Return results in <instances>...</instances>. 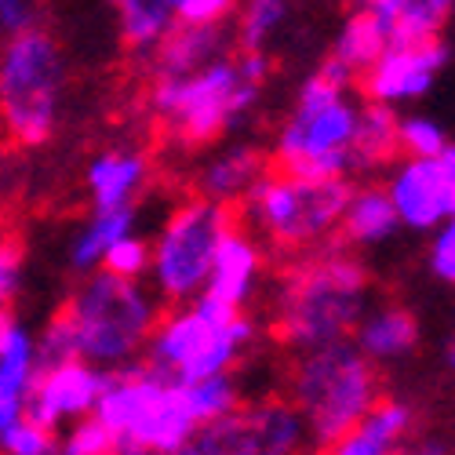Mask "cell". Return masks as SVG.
<instances>
[{"mask_svg": "<svg viewBox=\"0 0 455 455\" xmlns=\"http://www.w3.org/2000/svg\"><path fill=\"white\" fill-rule=\"evenodd\" d=\"M415 408L404 397H379V404L354 423L339 441L321 448V455H401L411 444Z\"/></svg>", "mask_w": 455, "mask_h": 455, "instance_id": "obj_21", "label": "cell"}, {"mask_svg": "<svg viewBox=\"0 0 455 455\" xmlns=\"http://www.w3.org/2000/svg\"><path fill=\"white\" fill-rule=\"evenodd\" d=\"M59 451H62L59 434L29 419V415H22L19 423H12L0 434V455H59Z\"/></svg>", "mask_w": 455, "mask_h": 455, "instance_id": "obj_30", "label": "cell"}, {"mask_svg": "<svg viewBox=\"0 0 455 455\" xmlns=\"http://www.w3.org/2000/svg\"><path fill=\"white\" fill-rule=\"evenodd\" d=\"M288 19H291V8L284 0H248V4H237L234 26H230L234 44L251 55H270V48L284 33Z\"/></svg>", "mask_w": 455, "mask_h": 455, "instance_id": "obj_28", "label": "cell"}, {"mask_svg": "<svg viewBox=\"0 0 455 455\" xmlns=\"http://www.w3.org/2000/svg\"><path fill=\"white\" fill-rule=\"evenodd\" d=\"M41 371L36 335L15 317H0V434L29 411V394Z\"/></svg>", "mask_w": 455, "mask_h": 455, "instance_id": "obj_18", "label": "cell"}, {"mask_svg": "<svg viewBox=\"0 0 455 455\" xmlns=\"http://www.w3.org/2000/svg\"><path fill=\"white\" fill-rule=\"evenodd\" d=\"M347 197L350 182L307 179L270 168L241 204V226L267 251L299 259L331 244Z\"/></svg>", "mask_w": 455, "mask_h": 455, "instance_id": "obj_8", "label": "cell"}, {"mask_svg": "<svg viewBox=\"0 0 455 455\" xmlns=\"http://www.w3.org/2000/svg\"><path fill=\"white\" fill-rule=\"evenodd\" d=\"M270 77L274 55L237 52L194 77H154L146 106L175 149L197 154L226 142L251 117Z\"/></svg>", "mask_w": 455, "mask_h": 455, "instance_id": "obj_2", "label": "cell"}, {"mask_svg": "<svg viewBox=\"0 0 455 455\" xmlns=\"http://www.w3.org/2000/svg\"><path fill=\"white\" fill-rule=\"evenodd\" d=\"M267 172H270L267 149H259L248 139H226L201 157L194 172V186H197V197L230 212L234 204L248 201V194L262 182Z\"/></svg>", "mask_w": 455, "mask_h": 455, "instance_id": "obj_15", "label": "cell"}, {"mask_svg": "<svg viewBox=\"0 0 455 455\" xmlns=\"http://www.w3.org/2000/svg\"><path fill=\"white\" fill-rule=\"evenodd\" d=\"M234 226L230 212L204 201V197H182L149 237V291L168 307H186L197 302L208 288L212 262L219 251L222 234Z\"/></svg>", "mask_w": 455, "mask_h": 455, "instance_id": "obj_10", "label": "cell"}, {"mask_svg": "<svg viewBox=\"0 0 455 455\" xmlns=\"http://www.w3.org/2000/svg\"><path fill=\"white\" fill-rule=\"evenodd\" d=\"M234 29L230 26H175L168 41L149 62L154 77H194V73L230 59Z\"/></svg>", "mask_w": 455, "mask_h": 455, "instance_id": "obj_22", "label": "cell"}, {"mask_svg": "<svg viewBox=\"0 0 455 455\" xmlns=\"http://www.w3.org/2000/svg\"><path fill=\"white\" fill-rule=\"evenodd\" d=\"M175 26H234V0H172Z\"/></svg>", "mask_w": 455, "mask_h": 455, "instance_id": "obj_34", "label": "cell"}, {"mask_svg": "<svg viewBox=\"0 0 455 455\" xmlns=\"http://www.w3.org/2000/svg\"><path fill=\"white\" fill-rule=\"evenodd\" d=\"M371 307V274L347 244H324L291 259L274 284V335L299 357L350 343Z\"/></svg>", "mask_w": 455, "mask_h": 455, "instance_id": "obj_1", "label": "cell"}, {"mask_svg": "<svg viewBox=\"0 0 455 455\" xmlns=\"http://www.w3.org/2000/svg\"><path fill=\"white\" fill-rule=\"evenodd\" d=\"M361 106L364 99H357L354 88L335 84L321 69L307 73L270 142L277 172L347 182L354 172V135Z\"/></svg>", "mask_w": 455, "mask_h": 455, "instance_id": "obj_4", "label": "cell"}, {"mask_svg": "<svg viewBox=\"0 0 455 455\" xmlns=\"http://www.w3.org/2000/svg\"><path fill=\"white\" fill-rule=\"evenodd\" d=\"M66 52L62 41L36 26L0 41V132L15 146H48L62 124Z\"/></svg>", "mask_w": 455, "mask_h": 455, "instance_id": "obj_9", "label": "cell"}, {"mask_svg": "<svg viewBox=\"0 0 455 455\" xmlns=\"http://www.w3.org/2000/svg\"><path fill=\"white\" fill-rule=\"evenodd\" d=\"M95 419L117 444L139 448L142 455H172L204 434L189 387L146 361L106 375Z\"/></svg>", "mask_w": 455, "mask_h": 455, "instance_id": "obj_6", "label": "cell"}, {"mask_svg": "<svg viewBox=\"0 0 455 455\" xmlns=\"http://www.w3.org/2000/svg\"><path fill=\"white\" fill-rule=\"evenodd\" d=\"M172 455H222L219 451V444H215V437H212V430H204V434H197L189 444H182L179 451H172Z\"/></svg>", "mask_w": 455, "mask_h": 455, "instance_id": "obj_37", "label": "cell"}, {"mask_svg": "<svg viewBox=\"0 0 455 455\" xmlns=\"http://www.w3.org/2000/svg\"><path fill=\"white\" fill-rule=\"evenodd\" d=\"M451 15H455V4H451Z\"/></svg>", "mask_w": 455, "mask_h": 455, "instance_id": "obj_40", "label": "cell"}, {"mask_svg": "<svg viewBox=\"0 0 455 455\" xmlns=\"http://www.w3.org/2000/svg\"><path fill=\"white\" fill-rule=\"evenodd\" d=\"M59 455H66V451H59Z\"/></svg>", "mask_w": 455, "mask_h": 455, "instance_id": "obj_41", "label": "cell"}, {"mask_svg": "<svg viewBox=\"0 0 455 455\" xmlns=\"http://www.w3.org/2000/svg\"><path fill=\"white\" fill-rule=\"evenodd\" d=\"M262 277H267V248L244 226H230L219 241L204 299L226 310H248L262 288Z\"/></svg>", "mask_w": 455, "mask_h": 455, "instance_id": "obj_16", "label": "cell"}, {"mask_svg": "<svg viewBox=\"0 0 455 455\" xmlns=\"http://www.w3.org/2000/svg\"><path fill=\"white\" fill-rule=\"evenodd\" d=\"M448 59H451V52H448L444 41L390 48L361 77V95L371 106H383V109L397 113L401 106H411V102H419L434 92Z\"/></svg>", "mask_w": 455, "mask_h": 455, "instance_id": "obj_13", "label": "cell"}, {"mask_svg": "<svg viewBox=\"0 0 455 455\" xmlns=\"http://www.w3.org/2000/svg\"><path fill=\"white\" fill-rule=\"evenodd\" d=\"M419 339H423L419 317H415L404 302L383 299V302H371V307L364 310L350 343L357 347V354L364 361H371L379 368V364L408 361L415 350H419Z\"/></svg>", "mask_w": 455, "mask_h": 455, "instance_id": "obj_20", "label": "cell"}, {"mask_svg": "<svg viewBox=\"0 0 455 455\" xmlns=\"http://www.w3.org/2000/svg\"><path fill=\"white\" fill-rule=\"evenodd\" d=\"M59 441H62L66 455H113V448H117L113 434L95 419V415H88V419H81V423H73Z\"/></svg>", "mask_w": 455, "mask_h": 455, "instance_id": "obj_33", "label": "cell"}, {"mask_svg": "<svg viewBox=\"0 0 455 455\" xmlns=\"http://www.w3.org/2000/svg\"><path fill=\"white\" fill-rule=\"evenodd\" d=\"M259 321L248 310H226L212 299L168 307L149 335L146 364L179 379L201 383L215 375H237V368L259 347Z\"/></svg>", "mask_w": 455, "mask_h": 455, "instance_id": "obj_5", "label": "cell"}, {"mask_svg": "<svg viewBox=\"0 0 455 455\" xmlns=\"http://www.w3.org/2000/svg\"><path fill=\"white\" fill-rule=\"evenodd\" d=\"M222 455H307L310 434L284 394L244 397V404L212 427Z\"/></svg>", "mask_w": 455, "mask_h": 455, "instance_id": "obj_12", "label": "cell"}, {"mask_svg": "<svg viewBox=\"0 0 455 455\" xmlns=\"http://www.w3.org/2000/svg\"><path fill=\"white\" fill-rule=\"evenodd\" d=\"M375 22L383 26L390 48L434 44L455 19L448 0H368Z\"/></svg>", "mask_w": 455, "mask_h": 455, "instance_id": "obj_24", "label": "cell"}, {"mask_svg": "<svg viewBox=\"0 0 455 455\" xmlns=\"http://www.w3.org/2000/svg\"><path fill=\"white\" fill-rule=\"evenodd\" d=\"M284 397L299 411L310 444L328 448L383 397V379L354 343H335L324 350L299 354L284 375Z\"/></svg>", "mask_w": 455, "mask_h": 455, "instance_id": "obj_7", "label": "cell"}, {"mask_svg": "<svg viewBox=\"0 0 455 455\" xmlns=\"http://www.w3.org/2000/svg\"><path fill=\"white\" fill-rule=\"evenodd\" d=\"M444 364L455 371V331L448 335V343H444Z\"/></svg>", "mask_w": 455, "mask_h": 455, "instance_id": "obj_39", "label": "cell"}, {"mask_svg": "<svg viewBox=\"0 0 455 455\" xmlns=\"http://www.w3.org/2000/svg\"><path fill=\"white\" fill-rule=\"evenodd\" d=\"M102 274L121 277V281H142L149 277V237L132 234L121 244H113V251L102 262Z\"/></svg>", "mask_w": 455, "mask_h": 455, "instance_id": "obj_32", "label": "cell"}, {"mask_svg": "<svg viewBox=\"0 0 455 455\" xmlns=\"http://www.w3.org/2000/svg\"><path fill=\"white\" fill-rule=\"evenodd\" d=\"M41 8L33 0H0V41H12V36L44 26L41 22Z\"/></svg>", "mask_w": 455, "mask_h": 455, "instance_id": "obj_36", "label": "cell"}, {"mask_svg": "<svg viewBox=\"0 0 455 455\" xmlns=\"http://www.w3.org/2000/svg\"><path fill=\"white\" fill-rule=\"evenodd\" d=\"M397 146L401 157L408 161H434L451 146V139L441 121L427 117V113H408V117L397 121Z\"/></svg>", "mask_w": 455, "mask_h": 455, "instance_id": "obj_29", "label": "cell"}, {"mask_svg": "<svg viewBox=\"0 0 455 455\" xmlns=\"http://www.w3.org/2000/svg\"><path fill=\"white\" fill-rule=\"evenodd\" d=\"M427 267H430V274H434L441 284L455 288V215L441 226L437 234H430Z\"/></svg>", "mask_w": 455, "mask_h": 455, "instance_id": "obj_35", "label": "cell"}, {"mask_svg": "<svg viewBox=\"0 0 455 455\" xmlns=\"http://www.w3.org/2000/svg\"><path fill=\"white\" fill-rule=\"evenodd\" d=\"M164 314V302L142 281H121L109 274H88L55 310L62 321L73 357L99 368L121 371L146 361L149 335Z\"/></svg>", "mask_w": 455, "mask_h": 455, "instance_id": "obj_3", "label": "cell"}, {"mask_svg": "<svg viewBox=\"0 0 455 455\" xmlns=\"http://www.w3.org/2000/svg\"><path fill=\"white\" fill-rule=\"evenodd\" d=\"M113 29L124 55L135 62H154L168 33L175 29V4L172 0H117L113 4Z\"/></svg>", "mask_w": 455, "mask_h": 455, "instance_id": "obj_25", "label": "cell"}, {"mask_svg": "<svg viewBox=\"0 0 455 455\" xmlns=\"http://www.w3.org/2000/svg\"><path fill=\"white\" fill-rule=\"evenodd\" d=\"M149 186H154V161L139 146H106L84 168L88 201L99 212L139 208Z\"/></svg>", "mask_w": 455, "mask_h": 455, "instance_id": "obj_17", "label": "cell"}, {"mask_svg": "<svg viewBox=\"0 0 455 455\" xmlns=\"http://www.w3.org/2000/svg\"><path fill=\"white\" fill-rule=\"evenodd\" d=\"M26 288V248L19 237L0 234V317L15 310Z\"/></svg>", "mask_w": 455, "mask_h": 455, "instance_id": "obj_31", "label": "cell"}, {"mask_svg": "<svg viewBox=\"0 0 455 455\" xmlns=\"http://www.w3.org/2000/svg\"><path fill=\"white\" fill-rule=\"evenodd\" d=\"M387 197L397 212L401 230L437 234L455 215V142L434 161L401 157L387 175Z\"/></svg>", "mask_w": 455, "mask_h": 455, "instance_id": "obj_11", "label": "cell"}, {"mask_svg": "<svg viewBox=\"0 0 455 455\" xmlns=\"http://www.w3.org/2000/svg\"><path fill=\"white\" fill-rule=\"evenodd\" d=\"M383 52H390L383 26L375 22L368 4H354L343 15V22H339V29L331 36V48H328V55L321 59L317 69L324 73V77H331L335 84L354 88V81L364 77V73L383 59Z\"/></svg>", "mask_w": 455, "mask_h": 455, "instance_id": "obj_19", "label": "cell"}, {"mask_svg": "<svg viewBox=\"0 0 455 455\" xmlns=\"http://www.w3.org/2000/svg\"><path fill=\"white\" fill-rule=\"evenodd\" d=\"M401 230L397 212L387 197L383 182H361L350 186V197L339 219V234H343L350 251H364V248H383L387 241H394Z\"/></svg>", "mask_w": 455, "mask_h": 455, "instance_id": "obj_23", "label": "cell"}, {"mask_svg": "<svg viewBox=\"0 0 455 455\" xmlns=\"http://www.w3.org/2000/svg\"><path fill=\"white\" fill-rule=\"evenodd\" d=\"M106 387V371L84 364V361H59V364H41L36 383L29 394V419H36L48 430H69L73 423L95 415V404Z\"/></svg>", "mask_w": 455, "mask_h": 455, "instance_id": "obj_14", "label": "cell"}, {"mask_svg": "<svg viewBox=\"0 0 455 455\" xmlns=\"http://www.w3.org/2000/svg\"><path fill=\"white\" fill-rule=\"evenodd\" d=\"M132 234H139V208H113V212L92 208L69 237V248H66L69 267L84 277L99 274L113 244H121Z\"/></svg>", "mask_w": 455, "mask_h": 455, "instance_id": "obj_26", "label": "cell"}, {"mask_svg": "<svg viewBox=\"0 0 455 455\" xmlns=\"http://www.w3.org/2000/svg\"><path fill=\"white\" fill-rule=\"evenodd\" d=\"M401 455H451V448L441 437H419V441H411Z\"/></svg>", "mask_w": 455, "mask_h": 455, "instance_id": "obj_38", "label": "cell"}, {"mask_svg": "<svg viewBox=\"0 0 455 455\" xmlns=\"http://www.w3.org/2000/svg\"><path fill=\"white\" fill-rule=\"evenodd\" d=\"M397 121L401 113L383 109V106H361L357 117V135H354V172H379V168H394L401 157L397 146Z\"/></svg>", "mask_w": 455, "mask_h": 455, "instance_id": "obj_27", "label": "cell"}]
</instances>
